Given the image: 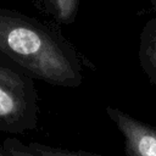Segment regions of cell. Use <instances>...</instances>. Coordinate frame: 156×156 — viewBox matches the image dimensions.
Masks as SVG:
<instances>
[{
    "instance_id": "6",
    "label": "cell",
    "mask_w": 156,
    "mask_h": 156,
    "mask_svg": "<svg viewBox=\"0 0 156 156\" xmlns=\"http://www.w3.org/2000/svg\"><path fill=\"white\" fill-rule=\"evenodd\" d=\"M44 10L60 24L74 23L80 0H40Z\"/></svg>"
},
{
    "instance_id": "8",
    "label": "cell",
    "mask_w": 156,
    "mask_h": 156,
    "mask_svg": "<svg viewBox=\"0 0 156 156\" xmlns=\"http://www.w3.org/2000/svg\"><path fill=\"white\" fill-rule=\"evenodd\" d=\"M150 5L154 10H156V0H150Z\"/></svg>"
},
{
    "instance_id": "4",
    "label": "cell",
    "mask_w": 156,
    "mask_h": 156,
    "mask_svg": "<svg viewBox=\"0 0 156 156\" xmlns=\"http://www.w3.org/2000/svg\"><path fill=\"white\" fill-rule=\"evenodd\" d=\"M138 58L143 72L156 88V16L150 18L141 29Z\"/></svg>"
},
{
    "instance_id": "1",
    "label": "cell",
    "mask_w": 156,
    "mask_h": 156,
    "mask_svg": "<svg viewBox=\"0 0 156 156\" xmlns=\"http://www.w3.org/2000/svg\"><path fill=\"white\" fill-rule=\"evenodd\" d=\"M0 55L48 84L62 88L82 84L79 54L58 30L4 7H0Z\"/></svg>"
},
{
    "instance_id": "3",
    "label": "cell",
    "mask_w": 156,
    "mask_h": 156,
    "mask_svg": "<svg viewBox=\"0 0 156 156\" xmlns=\"http://www.w3.org/2000/svg\"><path fill=\"white\" fill-rule=\"evenodd\" d=\"M106 113L123 136L127 156H156V127L118 107L107 106Z\"/></svg>"
},
{
    "instance_id": "2",
    "label": "cell",
    "mask_w": 156,
    "mask_h": 156,
    "mask_svg": "<svg viewBox=\"0 0 156 156\" xmlns=\"http://www.w3.org/2000/svg\"><path fill=\"white\" fill-rule=\"evenodd\" d=\"M38 94L33 78L0 63V133L21 134L38 124Z\"/></svg>"
},
{
    "instance_id": "7",
    "label": "cell",
    "mask_w": 156,
    "mask_h": 156,
    "mask_svg": "<svg viewBox=\"0 0 156 156\" xmlns=\"http://www.w3.org/2000/svg\"><path fill=\"white\" fill-rule=\"evenodd\" d=\"M0 156H21V155H18L11 150H7L2 145H0Z\"/></svg>"
},
{
    "instance_id": "5",
    "label": "cell",
    "mask_w": 156,
    "mask_h": 156,
    "mask_svg": "<svg viewBox=\"0 0 156 156\" xmlns=\"http://www.w3.org/2000/svg\"><path fill=\"white\" fill-rule=\"evenodd\" d=\"M2 146L21 156H100L87 151H72L68 149L55 147L35 141L24 144L16 138H6L2 141Z\"/></svg>"
}]
</instances>
